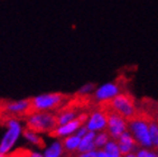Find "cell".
<instances>
[{
	"label": "cell",
	"mask_w": 158,
	"mask_h": 157,
	"mask_svg": "<svg viewBox=\"0 0 158 157\" xmlns=\"http://www.w3.org/2000/svg\"><path fill=\"white\" fill-rule=\"evenodd\" d=\"M94 138L95 134L90 130L89 133H86L84 136L81 138V142H80L79 147H77V151L79 153H85V151H91L94 149Z\"/></svg>",
	"instance_id": "8"
},
{
	"label": "cell",
	"mask_w": 158,
	"mask_h": 157,
	"mask_svg": "<svg viewBox=\"0 0 158 157\" xmlns=\"http://www.w3.org/2000/svg\"><path fill=\"white\" fill-rule=\"evenodd\" d=\"M61 125L57 115H53L48 111H40L31 116L26 120V127L36 134L51 133L57 129Z\"/></svg>",
	"instance_id": "1"
},
{
	"label": "cell",
	"mask_w": 158,
	"mask_h": 157,
	"mask_svg": "<svg viewBox=\"0 0 158 157\" xmlns=\"http://www.w3.org/2000/svg\"><path fill=\"white\" fill-rule=\"evenodd\" d=\"M31 157H44L43 155L38 154V153H31Z\"/></svg>",
	"instance_id": "18"
},
{
	"label": "cell",
	"mask_w": 158,
	"mask_h": 157,
	"mask_svg": "<svg viewBox=\"0 0 158 157\" xmlns=\"http://www.w3.org/2000/svg\"><path fill=\"white\" fill-rule=\"evenodd\" d=\"M97 157H109V155L106 154L104 151H100L97 153Z\"/></svg>",
	"instance_id": "17"
},
{
	"label": "cell",
	"mask_w": 158,
	"mask_h": 157,
	"mask_svg": "<svg viewBox=\"0 0 158 157\" xmlns=\"http://www.w3.org/2000/svg\"><path fill=\"white\" fill-rule=\"evenodd\" d=\"M9 130L6 134V136L3 137L2 142L0 144V154H6L7 151H10L11 146L15 144L16 139L18 137L19 133H20V126L16 120H8L7 121Z\"/></svg>",
	"instance_id": "6"
},
{
	"label": "cell",
	"mask_w": 158,
	"mask_h": 157,
	"mask_svg": "<svg viewBox=\"0 0 158 157\" xmlns=\"http://www.w3.org/2000/svg\"><path fill=\"white\" fill-rule=\"evenodd\" d=\"M0 157H7V153L6 154H0Z\"/></svg>",
	"instance_id": "20"
},
{
	"label": "cell",
	"mask_w": 158,
	"mask_h": 157,
	"mask_svg": "<svg viewBox=\"0 0 158 157\" xmlns=\"http://www.w3.org/2000/svg\"><path fill=\"white\" fill-rule=\"evenodd\" d=\"M61 154H63V148H62L61 142H55L48 151H46L45 157H60Z\"/></svg>",
	"instance_id": "12"
},
{
	"label": "cell",
	"mask_w": 158,
	"mask_h": 157,
	"mask_svg": "<svg viewBox=\"0 0 158 157\" xmlns=\"http://www.w3.org/2000/svg\"><path fill=\"white\" fill-rule=\"evenodd\" d=\"M95 89H97V85L94 83H86L82 88H80L75 94L76 95H90L92 92H94Z\"/></svg>",
	"instance_id": "14"
},
{
	"label": "cell",
	"mask_w": 158,
	"mask_h": 157,
	"mask_svg": "<svg viewBox=\"0 0 158 157\" xmlns=\"http://www.w3.org/2000/svg\"><path fill=\"white\" fill-rule=\"evenodd\" d=\"M33 151L26 148H18L15 151H12L10 154H8L9 157H31Z\"/></svg>",
	"instance_id": "15"
},
{
	"label": "cell",
	"mask_w": 158,
	"mask_h": 157,
	"mask_svg": "<svg viewBox=\"0 0 158 157\" xmlns=\"http://www.w3.org/2000/svg\"><path fill=\"white\" fill-rule=\"evenodd\" d=\"M106 118H104L103 113L100 111V110H95V111H92L91 115H90V121L88 124L89 130H106Z\"/></svg>",
	"instance_id": "7"
},
{
	"label": "cell",
	"mask_w": 158,
	"mask_h": 157,
	"mask_svg": "<svg viewBox=\"0 0 158 157\" xmlns=\"http://www.w3.org/2000/svg\"><path fill=\"white\" fill-rule=\"evenodd\" d=\"M121 84L118 81L114 82H108L106 84L101 85L97 88L92 94V98L94 101H103V100H110L113 97H116L117 94L121 92Z\"/></svg>",
	"instance_id": "5"
},
{
	"label": "cell",
	"mask_w": 158,
	"mask_h": 157,
	"mask_svg": "<svg viewBox=\"0 0 158 157\" xmlns=\"http://www.w3.org/2000/svg\"><path fill=\"white\" fill-rule=\"evenodd\" d=\"M69 99H70V94L61 93V92L45 93L31 98V112H33V115H35L40 111H47V110L61 108L64 102Z\"/></svg>",
	"instance_id": "2"
},
{
	"label": "cell",
	"mask_w": 158,
	"mask_h": 157,
	"mask_svg": "<svg viewBox=\"0 0 158 157\" xmlns=\"http://www.w3.org/2000/svg\"><path fill=\"white\" fill-rule=\"evenodd\" d=\"M110 107L126 118V120L134 117L138 111V108L135 103V98L129 92H120L110 100H103Z\"/></svg>",
	"instance_id": "3"
},
{
	"label": "cell",
	"mask_w": 158,
	"mask_h": 157,
	"mask_svg": "<svg viewBox=\"0 0 158 157\" xmlns=\"http://www.w3.org/2000/svg\"><path fill=\"white\" fill-rule=\"evenodd\" d=\"M86 133H89V128H88V126H84V125H83L82 127H81V129H79V133L76 134V135L82 138Z\"/></svg>",
	"instance_id": "16"
},
{
	"label": "cell",
	"mask_w": 158,
	"mask_h": 157,
	"mask_svg": "<svg viewBox=\"0 0 158 157\" xmlns=\"http://www.w3.org/2000/svg\"><path fill=\"white\" fill-rule=\"evenodd\" d=\"M80 142H81V137L76 136H69L64 138L61 142L63 151H77Z\"/></svg>",
	"instance_id": "9"
},
{
	"label": "cell",
	"mask_w": 158,
	"mask_h": 157,
	"mask_svg": "<svg viewBox=\"0 0 158 157\" xmlns=\"http://www.w3.org/2000/svg\"><path fill=\"white\" fill-rule=\"evenodd\" d=\"M89 119L88 113H81L80 116H76L74 119L69 121L67 124L62 125L61 127H58L57 129L53 130L51 133H48L49 137H61L63 135H67V134L74 133L76 129L81 128L84 124H86V121Z\"/></svg>",
	"instance_id": "4"
},
{
	"label": "cell",
	"mask_w": 158,
	"mask_h": 157,
	"mask_svg": "<svg viewBox=\"0 0 158 157\" xmlns=\"http://www.w3.org/2000/svg\"><path fill=\"white\" fill-rule=\"evenodd\" d=\"M23 136H24L25 138H27L28 140H31V142H34V144H35L38 148H40V149H44V148H45L44 139H42L40 136H37L36 133H34V131L29 130L27 127L23 130Z\"/></svg>",
	"instance_id": "10"
},
{
	"label": "cell",
	"mask_w": 158,
	"mask_h": 157,
	"mask_svg": "<svg viewBox=\"0 0 158 157\" xmlns=\"http://www.w3.org/2000/svg\"><path fill=\"white\" fill-rule=\"evenodd\" d=\"M104 151L109 155V157H120V151H119L118 145L116 142H108L104 146Z\"/></svg>",
	"instance_id": "11"
},
{
	"label": "cell",
	"mask_w": 158,
	"mask_h": 157,
	"mask_svg": "<svg viewBox=\"0 0 158 157\" xmlns=\"http://www.w3.org/2000/svg\"><path fill=\"white\" fill-rule=\"evenodd\" d=\"M7 157H9V156H8V155H7Z\"/></svg>",
	"instance_id": "21"
},
{
	"label": "cell",
	"mask_w": 158,
	"mask_h": 157,
	"mask_svg": "<svg viewBox=\"0 0 158 157\" xmlns=\"http://www.w3.org/2000/svg\"><path fill=\"white\" fill-rule=\"evenodd\" d=\"M110 136L108 135L106 130H102V133L99 134L98 136H95L94 138V145L95 147H101V146H106V142H109Z\"/></svg>",
	"instance_id": "13"
},
{
	"label": "cell",
	"mask_w": 158,
	"mask_h": 157,
	"mask_svg": "<svg viewBox=\"0 0 158 157\" xmlns=\"http://www.w3.org/2000/svg\"><path fill=\"white\" fill-rule=\"evenodd\" d=\"M121 157H137V155H135L134 153H129V154L125 155V156H121Z\"/></svg>",
	"instance_id": "19"
}]
</instances>
